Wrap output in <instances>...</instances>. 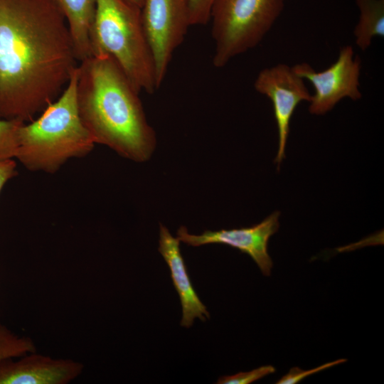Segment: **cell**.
<instances>
[{
	"mask_svg": "<svg viewBox=\"0 0 384 384\" xmlns=\"http://www.w3.org/2000/svg\"><path fill=\"white\" fill-rule=\"evenodd\" d=\"M78 63L53 0H0V119H34L60 96Z\"/></svg>",
	"mask_w": 384,
	"mask_h": 384,
	"instance_id": "cell-1",
	"label": "cell"
},
{
	"mask_svg": "<svg viewBox=\"0 0 384 384\" xmlns=\"http://www.w3.org/2000/svg\"><path fill=\"white\" fill-rule=\"evenodd\" d=\"M139 94L107 55H91L78 65L79 114L95 144L140 162L150 158L156 137Z\"/></svg>",
	"mask_w": 384,
	"mask_h": 384,
	"instance_id": "cell-2",
	"label": "cell"
},
{
	"mask_svg": "<svg viewBox=\"0 0 384 384\" xmlns=\"http://www.w3.org/2000/svg\"><path fill=\"white\" fill-rule=\"evenodd\" d=\"M78 66L60 96L21 124L15 159L29 171L55 173L67 161L87 155L96 144L77 101Z\"/></svg>",
	"mask_w": 384,
	"mask_h": 384,
	"instance_id": "cell-3",
	"label": "cell"
},
{
	"mask_svg": "<svg viewBox=\"0 0 384 384\" xmlns=\"http://www.w3.org/2000/svg\"><path fill=\"white\" fill-rule=\"evenodd\" d=\"M90 45L92 55L113 58L139 93L158 89L139 7L125 0H95Z\"/></svg>",
	"mask_w": 384,
	"mask_h": 384,
	"instance_id": "cell-4",
	"label": "cell"
},
{
	"mask_svg": "<svg viewBox=\"0 0 384 384\" xmlns=\"http://www.w3.org/2000/svg\"><path fill=\"white\" fill-rule=\"evenodd\" d=\"M285 0H215L210 11L213 63L223 68L257 46L270 31Z\"/></svg>",
	"mask_w": 384,
	"mask_h": 384,
	"instance_id": "cell-5",
	"label": "cell"
},
{
	"mask_svg": "<svg viewBox=\"0 0 384 384\" xmlns=\"http://www.w3.org/2000/svg\"><path fill=\"white\" fill-rule=\"evenodd\" d=\"M141 16L159 88L174 53L191 26L190 0H144Z\"/></svg>",
	"mask_w": 384,
	"mask_h": 384,
	"instance_id": "cell-6",
	"label": "cell"
},
{
	"mask_svg": "<svg viewBox=\"0 0 384 384\" xmlns=\"http://www.w3.org/2000/svg\"><path fill=\"white\" fill-rule=\"evenodd\" d=\"M297 75L308 80L314 89L309 111L322 115L331 110L342 99L360 100L361 61L351 46L340 48L336 60L326 69L315 70L309 63L292 66Z\"/></svg>",
	"mask_w": 384,
	"mask_h": 384,
	"instance_id": "cell-7",
	"label": "cell"
},
{
	"mask_svg": "<svg viewBox=\"0 0 384 384\" xmlns=\"http://www.w3.org/2000/svg\"><path fill=\"white\" fill-rule=\"evenodd\" d=\"M255 90L272 102L278 130V151L274 162L277 169L285 157V148L292 117L303 102H310L311 95L304 80L295 73L292 67L279 63L262 70L255 82Z\"/></svg>",
	"mask_w": 384,
	"mask_h": 384,
	"instance_id": "cell-8",
	"label": "cell"
},
{
	"mask_svg": "<svg viewBox=\"0 0 384 384\" xmlns=\"http://www.w3.org/2000/svg\"><path fill=\"white\" fill-rule=\"evenodd\" d=\"M279 211H275L251 227L206 230L201 235L190 234L186 227L181 226L177 231V238L193 247L215 243L236 248L250 256L264 275L270 276L273 262L267 250L268 241L279 229Z\"/></svg>",
	"mask_w": 384,
	"mask_h": 384,
	"instance_id": "cell-9",
	"label": "cell"
},
{
	"mask_svg": "<svg viewBox=\"0 0 384 384\" xmlns=\"http://www.w3.org/2000/svg\"><path fill=\"white\" fill-rule=\"evenodd\" d=\"M83 365L70 359H53L31 353L19 361H0V384H66L78 377Z\"/></svg>",
	"mask_w": 384,
	"mask_h": 384,
	"instance_id": "cell-10",
	"label": "cell"
},
{
	"mask_svg": "<svg viewBox=\"0 0 384 384\" xmlns=\"http://www.w3.org/2000/svg\"><path fill=\"white\" fill-rule=\"evenodd\" d=\"M179 242L178 238L173 237L165 226L160 225L158 250L169 268L173 284L180 298L182 307L181 326L189 328L195 319L205 321L210 319V314L190 280L181 253Z\"/></svg>",
	"mask_w": 384,
	"mask_h": 384,
	"instance_id": "cell-11",
	"label": "cell"
},
{
	"mask_svg": "<svg viewBox=\"0 0 384 384\" xmlns=\"http://www.w3.org/2000/svg\"><path fill=\"white\" fill-rule=\"evenodd\" d=\"M63 14L78 62L92 55L90 33L95 0H53Z\"/></svg>",
	"mask_w": 384,
	"mask_h": 384,
	"instance_id": "cell-12",
	"label": "cell"
},
{
	"mask_svg": "<svg viewBox=\"0 0 384 384\" xmlns=\"http://www.w3.org/2000/svg\"><path fill=\"white\" fill-rule=\"evenodd\" d=\"M359 18L353 30L356 45L366 50L375 37L384 36V0H356Z\"/></svg>",
	"mask_w": 384,
	"mask_h": 384,
	"instance_id": "cell-13",
	"label": "cell"
},
{
	"mask_svg": "<svg viewBox=\"0 0 384 384\" xmlns=\"http://www.w3.org/2000/svg\"><path fill=\"white\" fill-rule=\"evenodd\" d=\"M35 351V346L30 338L15 336L0 323V361L23 356Z\"/></svg>",
	"mask_w": 384,
	"mask_h": 384,
	"instance_id": "cell-14",
	"label": "cell"
},
{
	"mask_svg": "<svg viewBox=\"0 0 384 384\" xmlns=\"http://www.w3.org/2000/svg\"><path fill=\"white\" fill-rule=\"evenodd\" d=\"M23 123L16 119H0V160L15 159L18 130Z\"/></svg>",
	"mask_w": 384,
	"mask_h": 384,
	"instance_id": "cell-15",
	"label": "cell"
},
{
	"mask_svg": "<svg viewBox=\"0 0 384 384\" xmlns=\"http://www.w3.org/2000/svg\"><path fill=\"white\" fill-rule=\"evenodd\" d=\"M275 368L271 365L263 366L247 372H240L232 375L218 378L217 384H250L268 375L274 373Z\"/></svg>",
	"mask_w": 384,
	"mask_h": 384,
	"instance_id": "cell-16",
	"label": "cell"
},
{
	"mask_svg": "<svg viewBox=\"0 0 384 384\" xmlns=\"http://www.w3.org/2000/svg\"><path fill=\"white\" fill-rule=\"evenodd\" d=\"M346 361L347 360L346 358H340L331 362L322 364L318 367L309 370H304L298 367H294L292 368L287 374L284 375L277 382H276V383L296 384L307 376L319 373L325 369H328L334 366L345 363Z\"/></svg>",
	"mask_w": 384,
	"mask_h": 384,
	"instance_id": "cell-17",
	"label": "cell"
},
{
	"mask_svg": "<svg viewBox=\"0 0 384 384\" xmlns=\"http://www.w3.org/2000/svg\"><path fill=\"white\" fill-rule=\"evenodd\" d=\"M215 0H190L191 26L205 25L210 18Z\"/></svg>",
	"mask_w": 384,
	"mask_h": 384,
	"instance_id": "cell-18",
	"label": "cell"
},
{
	"mask_svg": "<svg viewBox=\"0 0 384 384\" xmlns=\"http://www.w3.org/2000/svg\"><path fill=\"white\" fill-rule=\"evenodd\" d=\"M17 174L14 159L0 160V193L4 185Z\"/></svg>",
	"mask_w": 384,
	"mask_h": 384,
	"instance_id": "cell-19",
	"label": "cell"
},
{
	"mask_svg": "<svg viewBox=\"0 0 384 384\" xmlns=\"http://www.w3.org/2000/svg\"><path fill=\"white\" fill-rule=\"evenodd\" d=\"M125 1H127L128 3L137 7H139V9L142 8L143 5V2H144V0H125Z\"/></svg>",
	"mask_w": 384,
	"mask_h": 384,
	"instance_id": "cell-20",
	"label": "cell"
}]
</instances>
